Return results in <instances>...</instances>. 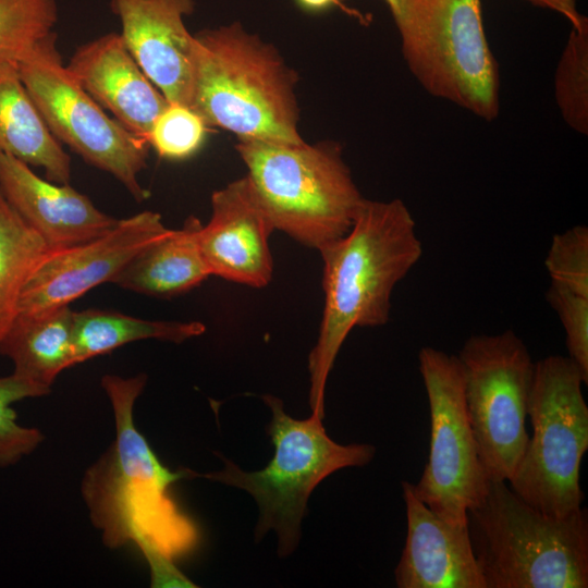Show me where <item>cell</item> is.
<instances>
[{
	"mask_svg": "<svg viewBox=\"0 0 588 588\" xmlns=\"http://www.w3.org/2000/svg\"><path fill=\"white\" fill-rule=\"evenodd\" d=\"M146 382L144 373L101 378L112 406L115 438L85 471L82 497L107 548H138L149 565L152 587H195L175 562L198 548L201 534L175 501L172 487L198 473L166 467L137 429L134 405Z\"/></svg>",
	"mask_w": 588,
	"mask_h": 588,
	"instance_id": "6da1fadb",
	"label": "cell"
},
{
	"mask_svg": "<svg viewBox=\"0 0 588 588\" xmlns=\"http://www.w3.org/2000/svg\"><path fill=\"white\" fill-rule=\"evenodd\" d=\"M320 255L324 305L308 370L311 415L323 418L327 380L343 342L355 327L389 321L392 292L419 261L422 245L401 199L365 198L348 233Z\"/></svg>",
	"mask_w": 588,
	"mask_h": 588,
	"instance_id": "7a4b0ae2",
	"label": "cell"
},
{
	"mask_svg": "<svg viewBox=\"0 0 588 588\" xmlns=\"http://www.w3.org/2000/svg\"><path fill=\"white\" fill-rule=\"evenodd\" d=\"M296 72L278 49L234 22L194 35L188 107L237 139L303 144Z\"/></svg>",
	"mask_w": 588,
	"mask_h": 588,
	"instance_id": "3957f363",
	"label": "cell"
},
{
	"mask_svg": "<svg viewBox=\"0 0 588 588\" xmlns=\"http://www.w3.org/2000/svg\"><path fill=\"white\" fill-rule=\"evenodd\" d=\"M467 528L486 588H587L588 512L544 514L506 481L489 480L467 512Z\"/></svg>",
	"mask_w": 588,
	"mask_h": 588,
	"instance_id": "277c9868",
	"label": "cell"
},
{
	"mask_svg": "<svg viewBox=\"0 0 588 588\" xmlns=\"http://www.w3.org/2000/svg\"><path fill=\"white\" fill-rule=\"evenodd\" d=\"M235 149L274 230L319 253L348 233L365 197L339 143L237 139Z\"/></svg>",
	"mask_w": 588,
	"mask_h": 588,
	"instance_id": "5b68a950",
	"label": "cell"
},
{
	"mask_svg": "<svg viewBox=\"0 0 588 588\" xmlns=\"http://www.w3.org/2000/svg\"><path fill=\"white\" fill-rule=\"evenodd\" d=\"M262 400L272 413L266 430L274 454L268 465L249 473L218 454L223 468L197 477L247 491L259 510L255 539L259 541L274 530L278 554L284 558L298 544L302 520L314 489L339 469L367 465L376 448L368 443H336L327 434L322 418L311 415L296 419L284 412L280 399L266 394Z\"/></svg>",
	"mask_w": 588,
	"mask_h": 588,
	"instance_id": "8992f818",
	"label": "cell"
},
{
	"mask_svg": "<svg viewBox=\"0 0 588 588\" xmlns=\"http://www.w3.org/2000/svg\"><path fill=\"white\" fill-rule=\"evenodd\" d=\"M393 20L403 59L428 94L486 121L498 118L499 66L481 0H403Z\"/></svg>",
	"mask_w": 588,
	"mask_h": 588,
	"instance_id": "52a82bcc",
	"label": "cell"
},
{
	"mask_svg": "<svg viewBox=\"0 0 588 588\" xmlns=\"http://www.w3.org/2000/svg\"><path fill=\"white\" fill-rule=\"evenodd\" d=\"M588 378L568 357L550 355L535 363L528 404L532 426L526 450L507 481L536 510L563 517L583 507L581 460L588 449Z\"/></svg>",
	"mask_w": 588,
	"mask_h": 588,
	"instance_id": "ba28073f",
	"label": "cell"
},
{
	"mask_svg": "<svg viewBox=\"0 0 588 588\" xmlns=\"http://www.w3.org/2000/svg\"><path fill=\"white\" fill-rule=\"evenodd\" d=\"M54 32L19 62L21 78L52 135L88 164L110 173L143 201L149 193L138 175L149 144L123 127L79 85L63 64Z\"/></svg>",
	"mask_w": 588,
	"mask_h": 588,
	"instance_id": "9c48e42d",
	"label": "cell"
},
{
	"mask_svg": "<svg viewBox=\"0 0 588 588\" xmlns=\"http://www.w3.org/2000/svg\"><path fill=\"white\" fill-rule=\"evenodd\" d=\"M478 455L489 480L509 481L526 450L535 362L513 331L468 338L457 354Z\"/></svg>",
	"mask_w": 588,
	"mask_h": 588,
	"instance_id": "30bf717a",
	"label": "cell"
},
{
	"mask_svg": "<svg viewBox=\"0 0 588 588\" xmlns=\"http://www.w3.org/2000/svg\"><path fill=\"white\" fill-rule=\"evenodd\" d=\"M418 368L430 412V449L415 495L454 524H467V512L486 494L489 478L478 455L468 419L464 376L457 355L426 346Z\"/></svg>",
	"mask_w": 588,
	"mask_h": 588,
	"instance_id": "8fae6325",
	"label": "cell"
},
{
	"mask_svg": "<svg viewBox=\"0 0 588 588\" xmlns=\"http://www.w3.org/2000/svg\"><path fill=\"white\" fill-rule=\"evenodd\" d=\"M170 230L158 212L147 210L120 219L89 241L48 248L24 285L19 315L70 305L89 290L112 282L136 254Z\"/></svg>",
	"mask_w": 588,
	"mask_h": 588,
	"instance_id": "7c38bea8",
	"label": "cell"
},
{
	"mask_svg": "<svg viewBox=\"0 0 588 588\" xmlns=\"http://www.w3.org/2000/svg\"><path fill=\"white\" fill-rule=\"evenodd\" d=\"M274 228L245 175L211 195V217L198 232L210 275L253 287L269 284L273 260L269 237Z\"/></svg>",
	"mask_w": 588,
	"mask_h": 588,
	"instance_id": "4fadbf2b",
	"label": "cell"
},
{
	"mask_svg": "<svg viewBox=\"0 0 588 588\" xmlns=\"http://www.w3.org/2000/svg\"><path fill=\"white\" fill-rule=\"evenodd\" d=\"M127 49L169 102L188 107L192 85V35L184 17L194 0H110Z\"/></svg>",
	"mask_w": 588,
	"mask_h": 588,
	"instance_id": "5bb4252c",
	"label": "cell"
},
{
	"mask_svg": "<svg viewBox=\"0 0 588 588\" xmlns=\"http://www.w3.org/2000/svg\"><path fill=\"white\" fill-rule=\"evenodd\" d=\"M406 507L405 546L394 571L399 588H486L467 524L450 523L402 482Z\"/></svg>",
	"mask_w": 588,
	"mask_h": 588,
	"instance_id": "9a60e30c",
	"label": "cell"
},
{
	"mask_svg": "<svg viewBox=\"0 0 588 588\" xmlns=\"http://www.w3.org/2000/svg\"><path fill=\"white\" fill-rule=\"evenodd\" d=\"M65 66L96 102L145 140L154 121L169 105L119 33H108L79 46Z\"/></svg>",
	"mask_w": 588,
	"mask_h": 588,
	"instance_id": "2e32d148",
	"label": "cell"
},
{
	"mask_svg": "<svg viewBox=\"0 0 588 588\" xmlns=\"http://www.w3.org/2000/svg\"><path fill=\"white\" fill-rule=\"evenodd\" d=\"M0 191L49 248L89 241L119 221L69 184L44 180L30 166L3 152H0Z\"/></svg>",
	"mask_w": 588,
	"mask_h": 588,
	"instance_id": "e0dca14e",
	"label": "cell"
},
{
	"mask_svg": "<svg viewBox=\"0 0 588 588\" xmlns=\"http://www.w3.org/2000/svg\"><path fill=\"white\" fill-rule=\"evenodd\" d=\"M0 152L42 168L51 182L70 183L71 158L39 113L17 63L11 61H0Z\"/></svg>",
	"mask_w": 588,
	"mask_h": 588,
	"instance_id": "ac0fdd59",
	"label": "cell"
},
{
	"mask_svg": "<svg viewBox=\"0 0 588 588\" xmlns=\"http://www.w3.org/2000/svg\"><path fill=\"white\" fill-rule=\"evenodd\" d=\"M201 222L189 216L179 230L147 245L111 283L138 294L173 297L198 286L210 277L198 245Z\"/></svg>",
	"mask_w": 588,
	"mask_h": 588,
	"instance_id": "d6986e66",
	"label": "cell"
},
{
	"mask_svg": "<svg viewBox=\"0 0 588 588\" xmlns=\"http://www.w3.org/2000/svg\"><path fill=\"white\" fill-rule=\"evenodd\" d=\"M0 354L13 363V373L50 388L63 370L76 365L70 305L20 314L0 344Z\"/></svg>",
	"mask_w": 588,
	"mask_h": 588,
	"instance_id": "ffe728a7",
	"label": "cell"
},
{
	"mask_svg": "<svg viewBox=\"0 0 588 588\" xmlns=\"http://www.w3.org/2000/svg\"><path fill=\"white\" fill-rule=\"evenodd\" d=\"M205 330L199 321L147 320L103 309L73 311L75 363H84L140 340L182 343Z\"/></svg>",
	"mask_w": 588,
	"mask_h": 588,
	"instance_id": "44dd1931",
	"label": "cell"
},
{
	"mask_svg": "<svg viewBox=\"0 0 588 588\" xmlns=\"http://www.w3.org/2000/svg\"><path fill=\"white\" fill-rule=\"evenodd\" d=\"M48 248L0 191V344L19 316L24 285Z\"/></svg>",
	"mask_w": 588,
	"mask_h": 588,
	"instance_id": "7402d4cb",
	"label": "cell"
},
{
	"mask_svg": "<svg viewBox=\"0 0 588 588\" xmlns=\"http://www.w3.org/2000/svg\"><path fill=\"white\" fill-rule=\"evenodd\" d=\"M554 73V96L564 122L588 134V20L571 25Z\"/></svg>",
	"mask_w": 588,
	"mask_h": 588,
	"instance_id": "603a6c76",
	"label": "cell"
},
{
	"mask_svg": "<svg viewBox=\"0 0 588 588\" xmlns=\"http://www.w3.org/2000/svg\"><path fill=\"white\" fill-rule=\"evenodd\" d=\"M57 21L56 0H0V61L17 63Z\"/></svg>",
	"mask_w": 588,
	"mask_h": 588,
	"instance_id": "cb8c5ba5",
	"label": "cell"
},
{
	"mask_svg": "<svg viewBox=\"0 0 588 588\" xmlns=\"http://www.w3.org/2000/svg\"><path fill=\"white\" fill-rule=\"evenodd\" d=\"M50 388L11 373L0 377V467L10 466L32 454L44 441V433L34 427L17 422L12 404L29 397H39Z\"/></svg>",
	"mask_w": 588,
	"mask_h": 588,
	"instance_id": "d4e9b609",
	"label": "cell"
},
{
	"mask_svg": "<svg viewBox=\"0 0 588 588\" xmlns=\"http://www.w3.org/2000/svg\"><path fill=\"white\" fill-rule=\"evenodd\" d=\"M207 127L201 117L189 107L169 102L154 121L147 140L158 156L182 160L201 147Z\"/></svg>",
	"mask_w": 588,
	"mask_h": 588,
	"instance_id": "484cf974",
	"label": "cell"
},
{
	"mask_svg": "<svg viewBox=\"0 0 588 588\" xmlns=\"http://www.w3.org/2000/svg\"><path fill=\"white\" fill-rule=\"evenodd\" d=\"M544 265L550 283L588 296V229L575 225L555 234Z\"/></svg>",
	"mask_w": 588,
	"mask_h": 588,
	"instance_id": "4316f807",
	"label": "cell"
},
{
	"mask_svg": "<svg viewBox=\"0 0 588 588\" xmlns=\"http://www.w3.org/2000/svg\"><path fill=\"white\" fill-rule=\"evenodd\" d=\"M546 298L564 329L568 357L588 378V296L550 283Z\"/></svg>",
	"mask_w": 588,
	"mask_h": 588,
	"instance_id": "83f0119b",
	"label": "cell"
},
{
	"mask_svg": "<svg viewBox=\"0 0 588 588\" xmlns=\"http://www.w3.org/2000/svg\"><path fill=\"white\" fill-rule=\"evenodd\" d=\"M531 4L552 10L565 17L571 25L579 24L586 19L577 9V0H525Z\"/></svg>",
	"mask_w": 588,
	"mask_h": 588,
	"instance_id": "f1b7e54d",
	"label": "cell"
},
{
	"mask_svg": "<svg viewBox=\"0 0 588 588\" xmlns=\"http://www.w3.org/2000/svg\"><path fill=\"white\" fill-rule=\"evenodd\" d=\"M296 1L303 9L308 10V11H322L332 7H339L346 13H353V11L348 9L347 7H345L341 0H296Z\"/></svg>",
	"mask_w": 588,
	"mask_h": 588,
	"instance_id": "f546056e",
	"label": "cell"
},
{
	"mask_svg": "<svg viewBox=\"0 0 588 588\" xmlns=\"http://www.w3.org/2000/svg\"><path fill=\"white\" fill-rule=\"evenodd\" d=\"M384 2L389 7V10L394 17L399 13L403 0H384Z\"/></svg>",
	"mask_w": 588,
	"mask_h": 588,
	"instance_id": "4dcf8cb0",
	"label": "cell"
}]
</instances>
